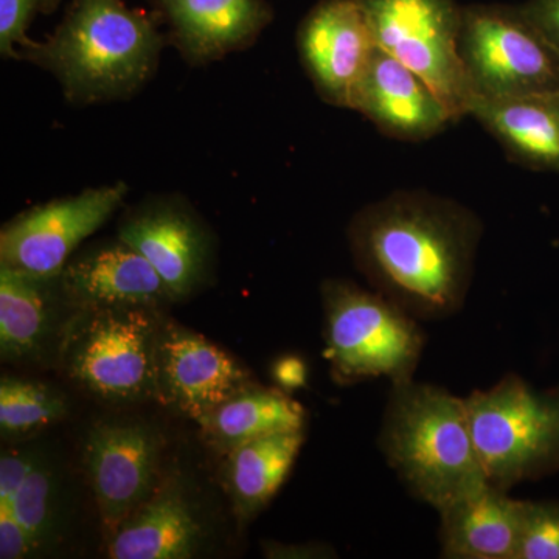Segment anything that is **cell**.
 I'll return each instance as SVG.
<instances>
[{"label": "cell", "mask_w": 559, "mask_h": 559, "mask_svg": "<svg viewBox=\"0 0 559 559\" xmlns=\"http://www.w3.org/2000/svg\"><path fill=\"white\" fill-rule=\"evenodd\" d=\"M484 226L473 210L423 190L393 191L360 209L348 227L358 270L415 319L462 310Z\"/></svg>", "instance_id": "obj_1"}, {"label": "cell", "mask_w": 559, "mask_h": 559, "mask_svg": "<svg viewBox=\"0 0 559 559\" xmlns=\"http://www.w3.org/2000/svg\"><path fill=\"white\" fill-rule=\"evenodd\" d=\"M159 25L124 0H70L49 38L24 47L20 61L50 72L69 105L127 102L156 76L168 44Z\"/></svg>", "instance_id": "obj_2"}, {"label": "cell", "mask_w": 559, "mask_h": 559, "mask_svg": "<svg viewBox=\"0 0 559 559\" xmlns=\"http://www.w3.org/2000/svg\"><path fill=\"white\" fill-rule=\"evenodd\" d=\"M380 448L415 498L437 511L489 484L474 448L465 399L412 380L392 385Z\"/></svg>", "instance_id": "obj_3"}, {"label": "cell", "mask_w": 559, "mask_h": 559, "mask_svg": "<svg viewBox=\"0 0 559 559\" xmlns=\"http://www.w3.org/2000/svg\"><path fill=\"white\" fill-rule=\"evenodd\" d=\"M320 294L334 380L355 384L388 378L392 385L414 380L426 342L414 316L348 280H326Z\"/></svg>", "instance_id": "obj_4"}, {"label": "cell", "mask_w": 559, "mask_h": 559, "mask_svg": "<svg viewBox=\"0 0 559 559\" xmlns=\"http://www.w3.org/2000/svg\"><path fill=\"white\" fill-rule=\"evenodd\" d=\"M474 448L489 484L509 491L559 469V390L538 392L518 374L465 399Z\"/></svg>", "instance_id": "obj_5"}, {"label": "cell", "mask_w": 559, "mask_h": 559, "mask_svg": "<svg viewBox=\"0 0 559 559\" xmlns=\"http://www.w3.org/2000/svg\"><path fill=\"white\" fill-rule=\"evenodd\" d=\"M156 311L84 308L66 330L61 358L70 380L106 401L159 399Z\"/></svg>", "instance_id": "obj_6"}, {"label": "cell", "mask_w": 559, "mask_h": 559, "mask_svg": "<svg viewBox=\"0 0 559 559\" xmlns=\"http://www.w3.org/2000/svg\"><path fill=\"white\" fill-rule=\"evenodd\" d=\"M459 53L474 102L559 91V53L521 5L462 7Z\"/></svg>", "instance_id": "obj_7"}, {"label": "cell", "mask_w": 559, "mask_h": 559, "mask_svg": "<svg viewBox=\"0 0 559 559\" xmlns=\"http://www.w3.org/2000/svg\"><path fill=\"white\" fill-rule=\"evenodd\" d=\"M374 43L428 81L459 121L473 92L459 53L462 7L455 0H360Z\"/></svg>", "instance_id": "obj_8"}, {"label": "cell", "mask_w": 559, "mask_h": 559, "mask_svg": "<svg viewBox=\"0 0 559 559\" xmlns=\"http://www.w3.org/2000/svg\"><path fill=\"white\" fill-rule=\"evenodd\" d=\"M123 180L44 202L14 216L0 230V264L53 277L127 201Z\"/></svg>", "instance_id": "obj_9"}, {"label": "cell", "mask_w": 559, "mask_h": 559, "mask_svg": "<svg viewBox=\"0 0 559 559\" xmlns=\"http://www.w3.org/2000/svg\"><path fill=\"white\" fill-rule=\"evenodd\" d=\"M117 235L148 260L175 301L197 293L212 275L215 237L182 194L140 201L124 213Z\"/></svg>", "instance_id": "obj_10"}, {"label": "cell", "mask_w": 559, "mask_h": 559, "mask_svg": "<svg viewBox=\"0 0 559 559\" xmlns=\"http://www.w3.org/2000/svg\"><path fill=\"white\" fill-rule=\"evenodd\" d=\"M160 433L142 421H102L84 439V468L108 540L157 488Z\"/></svg>", "instance_id": "obj_11"}, {"label": "cell", "mask_w": 559, "mask_h": 559, "mask_svg": "<svg viewBox=\"0 0 559 559\" xmlns=\"http://www.w3.org/2000/svg\"><path fill=\"white\" fill-rule=\"evenodd\" d=\"M297 50L326 105L353 109L356 91L377 50L360 0H320L297 31Z\"/></svg>", "instance_id": "obj_12"}, {"label": "cell", "mask_w": 559, "mask_h": 559, "mask_svg": "<svg viewBox=\"0 0 559 559\" xmlns=\"http://www.w3.org/2000/svg\"><path fill=\"white\" fill-rule=\"evenodd\" d=\"M64 492L57 466L35 450L0 459V558L43 557L62 538Z\"/></svg>", "instance_id": "obj_13"}, {"label": "cell", "mask_w": 559, "mask_h": 559, "mask_svg": "<svg viewBox=\"0 0 559 559\" xmlns=\"http://www.w3.org/2000/svg\"><path fill=\"white\" fill-rule=\"evenodd\" d=\"M250 384L249 371L218 345L178 323H162L157 345L160 403L202 425Z\"/></svg>", "instance_id": "obj_14"}, {"label": "cell", "mask_w": 559, "mask_h": 559, "mask_svg": "<svg viewBox=\"0 0 559 559\" xmlns=\"http://www.w3.org/2000/svg\"><path fill=\"white\" fill-rule=\"evenodd\" d=\"M167 39L190 68L250 49L274 21L267 0H150Z\"/></svg>", "instance_id": "obj_15"}, {"label": "cell", "mask_w": 559, "mask_h": 559, "mask_svg": "<svg viewBox=\"0 0 559 559\" xmlns=\"http://www.w3.org/2000/svg\"><path fill=\"white\" fill-rule=\"evenodd\" d=\"M64 299L84 308L142 307L159 310L175 301L157 271L138 250L117 238L76 252L60 274Z\"/></svg>", "instance_id": "obj_16"}, {"label": "cell", "mask_w": 559, "mask_h": 559, "mask_svg": "<svg viewBox=\"0 0 559 559\" xmlns=\"http://www.w3.org/2000/svg\"><path fill=\"white\" fill-rule=\"evenodd\" d=\"M390 139L425 142L454 123L436 91L417 72L377 46L353 109Z\"/></svg>", "instance_id": "obj_17"}, {"label": "cell", "mask_w": 559, "mask_h": 559, "mask_svg": "<svg viewBox=\"0 0 559 559\" xmlns=\"http://www.w3.org/2000/svg\"><path fill=\"white\" fill-rule=\"evenodd\" d=\"M524 500L487 484L439 510L441 557L516 559Z\"/></svg>", "instance_id": "obj_18"}, {"label": "cell", "mask_w": 559, "mask_h": 559, "mask_svg": "<svg viewBox=\"0 0 559 559\" xmlns=\"http://www.w3.org/2000/svg\"><path fill=\"white\" fill-rule=\"evenodd\" d=\"M205 533L186 491L176 481L157 485L109 539L114 559H189Z\"/></svg>", "instance_id": "obj_19"}, {"label": "cell", "mask_w": 559, "mask_h": 559, "mask_svg": "<svg viewBox=\"0 0 559 559\" xmlns=\"http://www.w3.org/2000/svg\"><path fill=\"white\" fill-rule=\"evenodd\" d=\"M469 116L498 140L514 164L559 173V91L476 100Z\"/></svg>", "instance_id": "obj_20"}, {"label": "cell", "mask_w": 559, "mask_h": 559, "mask_svg": "<svg viewBox=\"0 0 559 559\" xmlns=\"http://www.w3.org/2000/svg\"><path fill=\"white\" fill-rule=\"evenodd\" d=\"M66 301L60 275L44 277L0 264V355L7 362L43 356L58 304Z\"/></svg>", "instance_id": "obj_21"}, {"label": "cell", "mask_w": 559, "mask_h": 559, "mask_svg": "<svg viewBox=\"0 0 559 559\" xmlns=\"http://www.w3.org/2000/svg\"><path fill=\"white\" fill-rule=\"evenodd\" d=\"M305 441L304 429L271 433L227 452V489L238 518L259 514L289 476Z\"/></svg>", "instance_id": "obj_22"}, {"label": "cell", "mask_w": 559, "mask_h": 559, "mask_svg": "<svg viewBox=\"0 0 559 559\" xmlns=\"http://www.w3.org/2000/svg\"><path fill=\"white\" fill-rule=\"evenodd\" d=\"M210 443L230 452L271 433L305 429V411L282 390L250 384L200 425Z\"/></svg>", "instance_id": "obj_23"}, {"label": "cell", "mask_w": 559, "mask_h": 559, "mask_svg": "<svg viewBox=\"0 0 559 559\" xmlns=\"http://www.w3.org/2000/svg\"><path fill=\"white\" fill-rule=\"evenodd\" d=\"M66 412L68 401L50 385L13 377H3L0 381V430L3 437H31L60 421Z\"/></svg>", "instance_id": "obj_24"}, {"label": "cell", "mask_w": 559, "mask_h": 559, "mask_svg": "<svg viewBox=\"0 0 559 559\" xmlns=\"http://www.w3.org/2000/svg\"><path fill=\"white\" fill-rule=\"evenodd\" d=\"M516 559H559L558 500H524Z\"/></svg>", "instance_id": "obj_25"}, {"label": "cell", "mask_w": 559, "mask_h": 559, "mask_svg": "<svg viewBox=\"0 0 559 559\" xmlns=\"http://www.w3.org/2000/svg\"><path fill=\"white\" fill-rule=\"evenodd\" d=\"M61 0H0V55L20 61V51L31 46L27 32L39 14H51Z\"/></svg>", "instance_id": "obj_26"}, {"label": "cell", "mask_w": 559, "mask_h": 559, "mask_svg": "<svg viewBox=\"0 0 559 559\" xmlns=\"http://www.w3.org/2000/svg\"><path fill=\"white\" fill-rule=\"evenodd\" d=\"M521 9L559 53V0H528Z\"/></svg>", "instance_id": "obj_27"}, {"label": "cell", "mask_w": 559, "mask_h": 559, "mask_svg": "<svg viewBox=\"0 0 559 559\" xmlns=\"http://www.w3.org/2000/svg\"><path fill=\"white\" fill-rule=\"evenodd\" d=\"M264 557L267 558H331L336 557L334 550L325 544H300V546H285V544L264 540Z\"/></svg>", "instance_id": "obj_28"}, {"label": "cell", "mask_w": 559, "mask_h": 559, "mask_svg": "<svg viewBox=\"0 0 559 559\" xmlns=\"http://www.w3.org/2000/svg\"><path fill=\"white\" fill-rule=\"evenodd\" d=\"M274 378L280 388L296 390L304 388L307 382V366L296 356H286L274 366Z\"/></svg>", "instance_id": "obj_29"}]
</instances>
